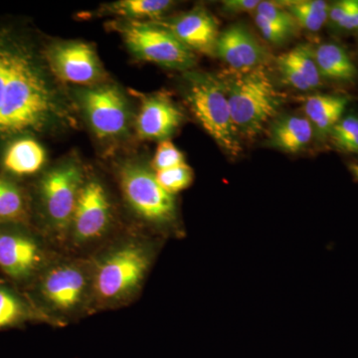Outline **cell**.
I'll return each instance as SVG.
<instances>
[{"label":"cell","mask_w":358,"mask_h":358,"mask_svg":"<svg viewBox=\"0 0 358 358\" xmlns=\"http://www.w3.org/2000/svg\"><path fill=\"white\" fill-rule=\"evenodd\" d=\"M256 24L264 36L271 43L281 44L291 37L292 33L280 26L274 24L260 14L256 13Z\"/></svg>","instance_id":"4316f807"},{"label":"cell","mask_w":358,"mask_h":358,"mask_svg":"<svg viewBox=\"0 0 358 358\" xmlns=\"http://www.w3.org/2000/svg\"><path fill=\"white\" fill-rule=\"evenodd\" d=\"M45 61L62 85L79 88L106 81V71L95 46L82 40H56L45 47Z\"/></svg>","instance_id":"ba28073f"},{"label":"cell","mask_w":358,"mask_h":358,"mask_svg":"<svg viewBox=\"0 0 358 358\" xmlns=\"http://www.w3.org/2000/svg\"><path fill=\"white\" fill-rule=\"evenodd\" d=\"M174 6L171 0H119L103 4L96 11L99 16H115L119 20L152 22Z\"/></svg>","instance_id":"e0dca14e"},{"label":"cell","mask_w":358,"mask_h":358,"mask_svg":"<svg viewBox=\"0 0 358 358\" xmlns=\"http://www.w3.org/2000/svg\"><path fill=\"white\" fill-rule=\"evenodd\" d=\"M152 22L169 29L192 51H199L208 55L215 53L219 37L217 21L202 7H195L192 10L176 16L173 20Z\"/></svg>","instance_id":"7c38bea8"},{"label":"cell","mask_w":358,"mask_h":358,"mask_svg":"<svg viewBox=\"0 0 358 358\" xmlns=\"http://www.w3.org/2000/svg\"><path fill=\"white\" fill-rule=\"evenodd\" d=\"M277 64L278 69H279L282 79H284V81L286 82L287 84L293 87L294 89L301 90V91H308V90H310L306 80L303 79L298 72H296L291 66L280 60H277Z\"/></svg>","instance_id":"f1b7e54d"},{"label":"cell","mask_w":358,"mask_h":358,"mask_svg":"<svg viewBox=\"0 0 358 358\" xmlns=\"http://www.w3.org/2000/svg\"><path fill=\"white\" fill-rule=\"evenodd\" d=\"M260 2L258 0H226L222 6L226 13L238 14L255 10Z\"/></svg>","instance_id":"f546056e"},{"label":"cell","mask_w":358,"mask_h":358,"mask_svg":"<svg viewBox=\"0 0 358 358\" xmlns=\"http://www.w3.org/2000/svg\"><path fill=\"white\" fill-rule=\"evenodd\" d=\"M120 185L129 208L148 222L162 224L173 220L176 203L174 195L162 187L155 174L136 160H127L119 169Z\"/></svg>","instance_id":"8992f818"},{"label":"cell","mask_w":358,"mask_h":358,"mask_svg":"<svg viewBox=\"0 0 358 358\" xmlns=\"http://www.w3.org/2000/svg\"><path fill=\"white\" fill-rule=\"evenodd\" d=\"M185 76L186 102L192 114L219 147L237 157L242 150L239 134L217 76L199 72H186Z\"/></svg>","instance_id":"3957f363"},{"label":"cell","mask_w":358,"mask_h":358,"mask_svg":"<svg viewBox=\"0 0 358 358\" xmlns=\"http://www.w3.org/2000/svg\"><path fill=\"white\" fill-rule=\"evenodd\" d=\"M313 127L306 117H289L275 122L272 129L273 145L287 152H298L312 141Z\"/></svg>","instance_id":"d6986e66"},{"label":"cell","mask_w":358,"mask_h":358,"mask_svg":"<svg viewBox=\"0 0 358 358\" xmlns=\"http://www.w3.org/2000/svg\"><path fill=\"white\" fill-rule=\"evenodd\" d=\"M24 214V197L20 188L0 178V221L16 220L22 218Z\"/></svg>","instance_id":"7402d4cb"},{"label":"cell","mask_w":358,"mask_h":358,"mask_svg":"<svg viewBox=\"0 0 358 358\" xmlns=\"http://www.w3.org/2000/svg\"><path fill=\"white\" fill-rule=\"evenodd\" d=\"M350 1L352 0H343V1L336 2L333 6H329V18L334 24H341L350 8Z\"/></svg>","instance_id":"4dcf8cb0"},{"label":"cell","mask_w":358,"mask_h":358,"mask_svg":"<svg viewBox=\"0 0 358 358\" xmlns=\"http://www.w3.org/2000/svg\"><path fill=\"white\" fill-rule=\"evenodd\" d=\"M348 99L345 96L315 95L310 96L305 105L306 115L315 131L322 136L331 133L345 112Z\"/></svg>","instance_id":"ac0fdd59"},{"label":"cell","mask_w":358,"mask_h":358,"mask_svg":"<svg viewBox=\"0 0 358 358\" xmlns=\"http://www.w3.org/2000/svg\"><path fill=\"white\" fill-rule=\"evenodd\" d=\"M78 110L45 61L43 51L0 30V141L78 128Z\"/></svg>","instance_id":"6da1fadb"},{"label":"cell","mask_w":358,"mask_h":358,"mask_svg":"<svg viewBox=\"0 0 358 358\" xmlns=\"http://www.w3.org/2000/svg\"><path fill=\"white\" fill-rule=\"evenodd\" d=\"M141 105L134 119L136 136L143 141H166L182 124L185 115L164 94L140 95Z\"/></svg>","instance_id":"8fae6325"},{"label":"cell","mask_w":358,"mask_h":358,"mask_svg":"<svg viewBox=\"0 0 358 358\" xmlns=\"http://www.w3.org/2000/svg\"><path fill=\"white\" fill-rule=\"evenodd\" d=\"M215 53L236 72L262 66L265 51L245 26L235 24L219 34Z\"/></svg>","instance_id":"4fadbf2b"},{"label":"cell","mask_w":358,"mask_h":358,"mask_svg":"<svg viewBox=\"0 0 358 358\" xmlns=\"http://www.w3.org/2000/svg\"><path fill=\"white\" fill-rule=\"evenodd\" d=\"M148 267L147 254L140 247L127 246L117 250L96 271V294L106 301L124 298L143 281Z\"/></svg>","instance_id":"9c48e42d"},{"label":"cell","mask_w":358,"mask_h":358,"mask_svg":"<svg viewBox=\"0 0 358 358\" xmlns=\"http://www.w3.org/2000/svg\"><path fill=\"white\" fill-rule=\"evenodd\" d=\"M313 56L322 77L341 81H350L357 77V67L345 49L338 45H320L313 52Z\"/></svg>","instance_id":"ffe728a7"},{"label":"cell","mask_w":358,"mask_h":358,"mask_svg":"<svg viewBox=\"0 0 358 358\" xmlns=\"http://www.w3.org/2000/svg\"><path fill=\"white\" fill-rule=\"evenodd\" d=\"M41 262L36 242L25 235L0 232V268L10 277L20 279L31 274Z\"/></svg>","instance_id":"5bb4252c"},{"label":"cell","mask_w":358,"mask_h":358,"mask_svg":"<svg viewBox=\"0 0 358 358\" xmlns=\"http://www.w3.org/2000/svg\"><path fill=\"white\" fill-rule=\"evenodd\" d=\"M183 164H185V155L171 141H159L152 162L155 171L173 169Z\"/></svg>","instance_id":"d4e9b609"},{"label":"cell","mask_w":358,"mask_h":358,"mask_svg":"<svg viewBox=\"0 0 358 358\" xmlns=\"http://www.w3.org/2000/svg\"><path fill=\"white\" fill-rule=\"evenodd\" d=\"M72 96L78 113L99 141L115 143L131 133L134 124L131 103L117 85L105 81L78 88Z\"/></svg>","instance_id":"277c9868"},{"label":"cell","mask_w":358,"mask_h":358,"mask_svg":"<svg viewBox=\"0 0 358 358\" xmlns=\"http://www.w3.org/2000/svg\"><path fill=\"white\" fill-rule=\"evenodd\" d=\"M155 174L162 187L173 195L186 189L193 180L192 167L186 164L164 171H155Z\"/></svg>","instance_id":"603a6c76"},{"label":"cell","mask_w":358,"mask_h":358,"mask_svg":"<svg viewBox=\"0 0 358 358\" xmlns=\"http://www.w3.org/2000/svg\"><path fill=\"white\" fill-rule=\"evenodd\" d=\"M112 206L105 186L98 179L85 180L78 199L71 228L79 242L103 235L110 221Z\"/></svg>","instance_id":"30bf717a"},{"label":"cell","mask_w":358,"mask_h":358,"mask_svg":"<svg viewBox=\"0 0 358 358\" xmlns=\"http://www.w3.org/2000/svg\"><path fill=\"white\" fill-rule=\"evenodd\" d=\"M86 280L79 268L60 266L48 273L42 284L45 299L59 310H72L84 296Z\"/></svg>","instance_id":"9a60e30c"},{"label":"cell","mask_w":358,"mask_h":358,"mask_svg":"<svg viewBox=\"0 0 358 358\" xmlns=\"http://www.w3.org/2000/svg\"><path fill=\"white\" fill-rule=\"evenodd\" d=\"M22 315V306L13 294L0 289V329L9 326Z\"/></svg>","instance_id":"484cf974"},{"label":"cell","mask_w":358,"mask_h":358,"mask_svg":"<svg viewBox=\"0 0 358 358\" xmlns=\"http://www.w3.org/2000/svg\"><path fill=\"white\" fill-rule=\"evenodd\" d=\"M256 13L260 14L274 24L288 30L293 35L298 29L299 25L296 24V20L281 4H275L274 2L270 1H261L259 6L257 7Z\"/></svg>","instance_id":"cb8c5ba5"},{"label":"cell","mask_w":358,"mask_h":358,"mask_svg":"<svg viewBox=\"0 0 358 358\" xmlns=\"http://www.w3.org/2000/svg\"><path fill=\"white\" fill-rule=\"evenodd\" d=\"M338 147L341 150H346V152H358V131L350 136V138L341 143Z\"/></svg>","instance_id":"1f68e13d"},{"label":"cell","mask_w":358,"mask_h":358,"mask_svg":"<svg viewBox=\"0 0 358 358\" xmlns=\"http://www.w3.org/2000/svg\"><path fill=\"white\" fill-rule=\"evenodd\" d=\"M352 173L355 174V178L358 179V164H353L352 166Z\"/></svg>","instance_id":"d6a6232c"},{"label":"cell","mask_w":358,"mask_h":358,"mask_svg":"<svg viewBox=\"0 0 358 358\" xmlns=\"http://www.w3.org/2000/svg\"><path fill=\"white\" fill-rule=\"evenodd\" d=\"M109 28L120 34L134 57L167 69L187 71L196 62L193 51L155 22L115 20Z\"/></svg>","instance_id":"5b68a950"},{"label":"cell","mask_w":358,"mask_h":358,"mask_svg":"<svg viewBox=\"0 0 358 358\" xmlns=\"http://www.w3.org/2000/svg\"><path fill=\"white\" fill-rule=\"evenodd\" d=\"M47 157L46 148L39 141L33 136H22L9 143L2 164L14 176H32L43 169Z\"/></svg>","instance_id":"2e32d148"},{"label":"cell","mask_w":358,"mask_h":358,"mask_svg":"<svg viewBox=\"0 0 358 358\" xmlns=\"http://www.w3.org/2000/svg\"><path fill=\"white\" fill-rule=\"evenodd\" d=\"M217 78L238 134L242 136H258L284 103L285 96L275 88L263 65L246 72L226 71Z\"/></svg>","instance_id":"7a4b0ae2"},{"label":"cell","mask_w":358,"mask_h":358,"mask_svg":"<svg viewBox=\"0 0 358 358\" xmlns=\"http://www.w3.org/2000/svg\"><path fill=\"white\" fill-rule=\"evenodd\" d=\"M277 60L286 63L306 80L310 89L317 88L322 83L319 68L315 63V56L305 46H299L282 54Z\"/></svg>","instance_id":"44dd1931"},{"label":"cell","mask_w":358,"mask_h":358,"mask_svg":"<svg viewBox=\"0 0 358 358\" xmlns=\"http://www.w3.org/2000/svg\"><path fill=\"white\" fill-rule=\"evenodd\" d=\"M84 181L83 169L74 157L61 160L41 178L42 207L54 230L65 232L71 228Z\"/></svg>","instance_id":"52a82bcc"},{"label":"cell","mask_w":358,"mask_h":358,"mask_svg":"<svg viewBox=\"0 0 358 358\" xmlns=\"http://www.w3.org/2000/svg\"><path fill=\"white\" fill-rule=\"evenodd\" d=\"M358 131V119L355 117H348L343 121H339L331 129V136L336 145H339L343 141L350 138Z\"/></svg>","instance_id":"83f0119b"}]
</instances>
